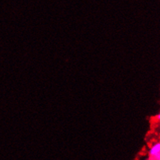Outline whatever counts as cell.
Instances as JSON below:
<instances>
[{
	"mask_svg": "<svg viewBox=\"0 0 160 160\" xmlns=\"http://www.w3.org/2000/svg\"><path fill=\"white\" fill-rule=\"evenodd\" d=\"M159 154H160V142H157L152 146L148 152V155H149V158H153L156 157Z\"/></svg>",
	"mask_w": 160,
	"mask_h": 160,
	"instance_id": "cell-1",
	"label": "cell"
},
{
	"mask_svg": "<svg viewBox=\"0 0 160 160\" xmlns=\"http://www.w3.org/2000/svg\"><path fill=\"white\" fill-rule=\"evenodd\" d=\"M156 119H157V120H160V113L159 114H158L157 116H156Z\"/></svg>",
	"mask_w": 160,
	"mask_h": 160,
	"instance_id": "cell-2",
	"label": "cell"
},
{
	"mask_svg": "<svg viewBox=\"0 0 160 160\" xmlns=\"http://www.w3.org/2000/svg\"><path fill=\"white\" fill-rule=\"evenodd\" d=\"M157 160H160V156H159V159H158Z\"/></svg>",
	"mask_w": 160,
	"mask_h": 160,
	"instance_id": "cell-3",
	"label": "cell"
}]
</instances>
